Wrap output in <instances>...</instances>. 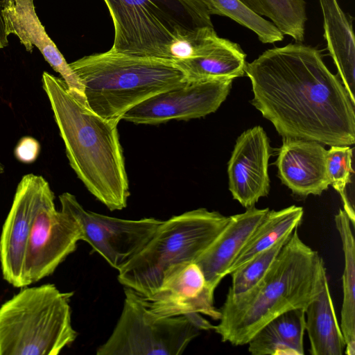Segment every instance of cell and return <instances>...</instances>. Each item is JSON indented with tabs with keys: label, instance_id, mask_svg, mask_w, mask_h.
I'll use <instances>...</instances> for the list:
<instances>
[{
	"label": "cell",
	"instance_id": "6da1fadb",
	"mask_svg": "<svg viewBox=\"0 0 355 355\" xmlns=\"http://www.w3.org/2000/svg\"><path fill=\"white\" fill-rule=\"evenodd\" d=\"M245 73L251 103L283 138L355 143V105L318 49L300 42L268 49L246 63Z\"/></svg>",
	"mask_w": 355,
	"mask_h": 355
},
{
	"label": "cell",
	"instance_id": "7a4b0ae2",
	"mask_svg": "<svg viewBox=\"0 0 355 355\" xmlns=\"http://www.w3.org/2000/svg\"><path fill=\"white\" fill-rule=\"evenodd\" d=\"M42 83L71 167L110 211L124 209L130 193L119 122L92 111L69 91L62 78L44 71Z\"/></svg>",
	"mask_w": 355,
	"mask_h": 355
},
{
	"label": "cell",
	"instance_id": "3957f363",
	"mask_svg": "<svg viewBox=\"0 0 355 355\" xmlns=\"http://www.w3.org/2000/svg\"><path fill=\"white\" fill-rule=\"evenodd\" d=\"M327 280L322 257L302 241L297 227L256 285L238 295L227 293L214 330L224 343L248 345L280 314L295 309L305 311Z\"/></svg>",
	"mask_w": 355,
	"mask_h": 355
},
{
	"label": "cell",
	"instance_id": "277c9868",
	"mask_svg": "<svg viewBox=\"0 0 355 355\" xmlns=\"http://www.w3.org/2000/svg\"><path fill=\"white\" fill-rule=\"evenodd\" d=\"M69 65L84 87L87 106L103 119L117 122L135 105L186 80L173 61L110 49Z\"/></svg>",
	"mask_w": 355,
	"mask_h": 355
},
{
	"label": "cell",
	"instance_id": "5b68a950",
	"mask_svg": "<svg viewBox=\"0 0 355 355\" xmlns=\"http://www.w3.org/2000/svg\"><path fill=\"white\" fill-rule=\"evenodd\" d=\"M114 37L110 50L171 60L172 46L201 29L214 27L201 0H103Z\"/></svg>",
	"mask_w": 355,
	"mask_h": 355
},
{
	"label": "cell",
	"instance_id": "8992f818",
	"mask_svg": "<svg viewBox=\"0 0 355 355\" xmlns=\"http://www.w3.org/2000/svg\"><path fill=\"white\" fill-rule=\"evenodd\" d=\"M73 294L53 284L21 288L0 306V355H57L73 343Z\"/></svg>",
	"mask_w": 355,
	"mask_h": 355
},
{
	"label": "cell",
	"instance_id": "52a82bcc",
	"mask_svg": "<svg viewBox=\"0 0 355 355\" xmlns=\"http://www.w3.org/2000/svg\"><path fill=\"white\" fill-rule=\"evenodd\" d=\"M230 219L218 211L198 208L162 221L141 251L118 270L119 283L143 296L151 295L169 270L195 262Z\"/></svg>",
	"mask_w": 355,
	"mask_h": 355
},
{
	"label": "cell",
	"instance_id": "ba28073f",
	"mask_svg": "<svg viewBox=\"0 0 355 355\" xmlns=\"http://www.w3.org/2000/svg\"><path fill=\"white\" fill-rule=\"evenodd\" d=\"M124 293L119 319L97 355H180L202 331L214 329L197 313L151 320L140 294L126 287Z\"/></svg>",
	"mask_w": 355,
	"mask_h": 355
},
{
	"label": "cell",
	"instance_id": "9c48e42d",
	"mask_svg": "<svg viewBox=\"0 0 355 355\" xmlns=\"http://www.w3.org/2000/svg\"><path fill=\"white\" fill-rule=\"evenodd\" d=\"M59 200L61 210L80 225L82 241L117 270L141 251L163 221L155 218L121 219L88 211L69 192L60 195Z\"/></svg>",
	"mask_w": 355,
	"mask_h": 355
},
{
	"label": "cell",
	"instance_id": "30bf717a",
	"mask_svg": "<svg viewBox=\"0 0 355 355\" xmlns=\"http://www.w3.org/2000/svg\"><path fill=\"white\" fill-rule=\"evenodd\" d=\"M54 193L49 185L42 196L27 243L24 260L26 285L51 275L82 241L77 220L55 209Z\"/></svg>",
	"mask_w": 355,
	"mask_h": 355
},
{
	"label": "cell",
	"instance_id": "8fae6325",
	"mask_svg": "<svg viewBox=\"0 0 355 355\" xmlns=\"http://www.w3.org/2000/svg\"><path fill=\"white\" fill-rule=\"evenodd\" d=\"M233 80H186L135 105L121 119L136 124L155 125L203 117L218 109L229 94Z\"/></svg>",
	"mask_w": 355,
	"mask_h": 355
},
{
	"label": "cell",
	"instance_id": "7c38bea8",
	"mask_svg": "<svg viewBox=\"0 0 355 355\" xmlns=\"http://www.w3.org/2000/svg\"><path fill=\"white\" fill-rule=\"evenodd\" d=\"M214 291L196 262L182 263L164 275L160 286L148 296L141 295L146 317L151 320L200 313L218 320Z\"/></svg>",
	"mask_w": 355,
	"mask_h": 355
},
{
	"label": "cell",
	"instance_id": "4fadbf2b",
	"mask_svg": "<svg viewBox=\"0 0 355 355\" xmlns=\"http://www.w3.org/2000/svg\"><path fill=\"white\" fill-rule=\"evenodd\" d=\"M49 182L26 174L17 184L0 236V263L3 279L14 287L26 286L24 260L27 243L43 193Z\"/></svg>",
	"mask_w": 355,
	"mask_h": 355
},
{
	"label": "cell",
	"instance_id": "5bb4252c",
	"mask_svg": "<svg viewBox=\"0 0 355 355\" xmlns=\"http://www.w3.org/2000/svg\"><path fill=\"white\" fill-rule=\"evenodd\" d=\"M270 156L269 140L262 127L248 129L238 137L228 162L229 189L246 209L269 193Z\"/></svg>",
	"mask_w": 355,
	"mask_h": 355
},
{
	"label": "cell",
	"instance_id": "9a60e30c",
	"mask_svg": "<svg viewBox=\"0 0 355 355\" xmlns=\"http://www.w3.org/2000/svg\"><path fill=\"white\" fill-rule=\"evenodd\" d=\"M6 35H16L29 53L36 47L69 91L85 102L84 87L63 55L46 32L37 16L34 0H0Z\"/></svg>",
	"mask_w": 355,
	"mask_h": 355
},
{
	"label": "cell",
	"instance_id": "2e32d148",
	"mask_svg": "<svg viewBox=\"0 0 355 355\" xmlns=\"http://www.w3.org/2000/svg\"><path fill=\"white\" fill-rule=\"evenodd\" d=\"M326 157L322 144L283 138L276 161L278 176L297 196L321 195L330 185Z\"/></svg>",
	"mask_w": 355,
	"mask_h": 355
},
{
	"label": "cell",
	"instance_id": "e0dca14e",
	"mask_svg": "<svg viewBox=\"0 0 355 355\" xmlns=\"http://www.w3.org/2000/svg\"><path fill=\"white\" fill-rule=\"evenodd\" d=\"M269 209L254 206L230 219L213 243L195 261L209 286L216 290L249 238L265 218Z\"/></svg>",
	"mask_w": 355,
	"mask_h": 355
},
{
	"label": "cell",
	"instance_id": "ac0fdd59",
	"mask_svg": "<svg viewBox=\"0 0 355 355\" xmlns=\"http://www.w3.org/2000/svg\"><path fill=\"white\" fill-rule=\"evenodd\" d=\"M323 16L324 37L342 83L355 105V39L354 18L338 0H318Z\"/></svg>",
	"mask_w": 355,
	"mask_h": 355
},
{
	"label": "cell",
	"instance_id": "d6986e66",
	"mask_svg": "<svg viewBox=\"0 0 355 355\" xmlns=\"http://www.w3.org/2000/svg\"><path fill=\"white\" fill-rule=\"evenodd\" d=\"M305 311H286L262 327L248 342L252 355H303Z\"/></svg>",
	"mask_w": 355,
	"mask_h": 355
},
{
	"label": "cell",
	"instance_id": "ffe728a7",
	"mask_svg": "<svg viewBox=\"0 0 355 355\" xmlns=\"http://www.w3.org/2000/svg\"><path fill=\"white\" fill-rule=\"evenodd\" d=\"M305 331L312 355H342L345 340L338 324L328 279L305 309Z\"/></svg>",
	"mask_w": 355,
	"mask_h": 355
},
{
	"label": "cell",
	"instance_id": "44dd1931",
	"mask_svg": "<svg viewBox=\"0 0 355 355\" xmlns=\"http://www.w3.org/2000/svg\"><path fill=\"white\" fill-rule=\"evenodd\" d=\"M345 258L343 274V299L340 313V329L345 340L344 354H355V241L352 223L343 209L335 215Z\"/></svg>",
	"mask_w": 355,
	"mask_h": 355
},
{
	"label": "cell",
	"instance_id": "7402d4cb",
	"mask_svg": "<svg viewBox=\"0 0 355 355\" xmlns=\"http://www.w3.org/2000/svg\"><path fill=\"white\" fill-rule=\"evenodd\" d=\"M246 54L241 46L228 39L213 52L198 58L175 62L187 80L243 76Z\"/></svg>",
	"mask_w": 355,
	"mask_h": 355
},
{
	"label": "cell",
	"instance_id": "603a6c76",
	"mask_svg": "<svg viewBox=\"0 0 355 355\" xmlns=\"http://www.w3.org/2000/svg\"><path fill=\"white\" fill-rule=\"evenodd\" d=\"M303 214V208L295 205L278 211L269 210L234 261L228 275L291 233L300 224Z\"/></svg>",
	"mask_w": 355,
	"mask_h": 355
},
{
	"label": "cell",
	"instance_id": "cb8c5ba5",
	"mask_svg": "<svg viewBox=\"0 0 355 355\" xmlns=\"http://www.w3.org/2000/svg\"><path fill=\"white\" fill-rule=\"evenodd\" d=\"M253 12L268 17L284 34L302 43L307 21L304 0H239Z\"/></svg>",
	"mask_w": 355,
	"mask_h": 355
},
{
	"label": "cell",
	"instance_id": "d4e9b609",
	"mask_svg": "<svg viewBox=\"0 0 355 355\" xmlns=\"http://www.w3.org/2000/svg\"><path fill=\"white\" fill-rule=\"evenodd\" d=\"M210 15L230 18L250 29L263 44L281 42L284 35L270 21L248 8L239 0H201Z\"/></svg>",
	"mask_w": 355,
	"mask_h": 355
},
{
	"label": "cell",
	"instance_id": "484cf974",
	"mask_svg": "<svg viewBox=\"0 0 355 355\" xmlns=\"http://www.w3.org/2000/svg\"><path fill=\"white\" fill-rule=\"evenodd\" d=\"M353 151L349 146H332L327 150L326 166L327 176L331 185L340 195L344 211L354 227V202L346 193L347 185L351 182Z\"/></svg>",
	"mask_w": 355,
	"mask_h": 355
},
{
	"label": "cell",
	"instance_id": "4316f807",
	"mask_svg": "<svg viewBox=\"0 0 355 355\" xmlns=\"http://www.w3.org/2000/svg\"><path fill=\"white\" fill-rule=\"evenodd\" d=\"M291 233L258 253L243 266L232 272L230 274L232 284L227 294L238 295L256 285L266 275Z\"/></svg>",
	"mask_w": 355,
	"mask_h": 355
},
{
	"label": "cell",
	"instance_id": "83f0119b",
	"mask_svg": "<svg viewBox=\"0 0 355 355\" xmlns=\"http://www.w3.org/2000/svg\"><path fill=\"white\" fill-rule=\"evenodd\" d=\"M40 144L37 140L31 137H24L17 143L14 154L15 157L24 164L34 162L39 156Z\"/></svg>",
	"mask_w": 355,
	"mask_h": 355
},
{
	"label": "cell",
	"instance_id": "f1b7e54d",
	"mask_svg": "<svg viewBox=\"0 0 355 355\" xmlns=\"http://www.w3.org/2000/svg\"><path fill=\"white\" fill-rule=\"evenodd\" d=\"M4 171V167L1 162H0V174L3 173Z\"/></svg>",
	"mask_w": 355,
	"mask_h": 355
}]
</instances>
